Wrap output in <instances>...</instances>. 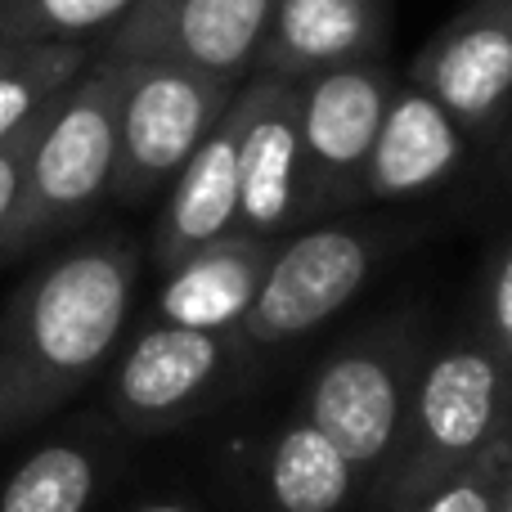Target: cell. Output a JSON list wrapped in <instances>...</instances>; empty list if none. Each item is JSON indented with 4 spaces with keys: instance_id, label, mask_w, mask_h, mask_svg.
<instances>
[{
    "instance_id": "obj_1",
    "label": "cell",
    "mask_w": 512,
    "mask_h": 512,
    "mask_svg": "<svg viewBox=\"0 0 512 512\" xmlns=\"http://www.w3.org/2000/svg\"><path fill=\"white\" fill-rule=\"evenodd\" d=\"M140 248L99 234L36 274L0 310V441L50 418L104 373L126 333Z\"/></svg>"
},
{
    "instance_id": "obj_2",
    "label": "cell",
    "mask_w": 512,
    "mask_h": 512,
    "mask_svg": "<svg viewBox=\"0 0 512 512\" xmlns=\"http://www.w3.org/2000/svg\"><path fill=\"white\" fill-rule=\"evenodd\" d=\"M512 427V373L472 324L427 346L400 450L364 508L400 504L463 472Z\"/></svg>"
},
{
    "instance_id": "obj_3",
    "label": "cell",
    "mask_w": 512,
    "mask_h": 512,
    "mask_svg": "<svg viewBox=\"0 0 512 512\" xmlns=\"http://www.w3.org/2000/svg\"><path fill=\"white\" fill-rule=\"evenodd\" d=\"M117 99H122V63L108 54H95L59 90L32 144L9 230L0 234V261L32 252L54 234L81 225L113 194Z\"/></svg>"
},
{
    "instance_id": "obj_4",
    "label": "cell",
    "mask_w": 512,
    "mask_h": 512,
    "mask_svg": "<svg viewBox=\"0 0 512 512\" xmlns=\"http://www.w3.org/2000/svg\"><path fill=\"white\" fill-rule=\"evenodd\" d=\"M427 346H432L427 319L418 310H396L337 342L301 391L297 409L360 468L369 490L400 450Z\"/></svg>"
},
{
    "instance_id": "obj_5",
    "label": "cell",
    "mask_w": 512,
    "mask_h": 512,
    "mask_svg": "<svg viewBox=\"0 0 512 512\" xmlns=\"http://www.w3.org/2000/svg\"><path fill=\"white\" fill-rule=\"evenodd\" d=\"M405 243V225L387 221H328L279 239L248 315L234 328L239 351L248 360H261L324 328L337 310L360 297L369 274Z\"/></svg>"
},
{
    "instance_id": "obj_6",
    "label": "cell",
    "mask_w": 512,
    "mask_h": 512,
    "mask_svg": "<svg viewBox=\"0 0 512 512\" xmlns=\"http://www.w3.org/2000/svg\"><path fill=\"white\" fill-rule=\"evenodd\" d=\"M117 63H122V99H117V167L108 198L140 207L158 189H167L189 153L207 140V131L239 95V81L171 59Z\"/></svg>"
},
{
    "instance_id": "obj_7",
    "label": "cell",
    "mask_w": 512,
    "mask_h": 512,
    "mask_svg": "<svg viewBox=\"0 0 512 512\" xmlns=\"http://www.w3.org/2000/svg\"><path fill=\"white\" fill-rule=\"evenodd\" d=\"M234 333L144 324L113 364L108 423L122 436H162L203 418L248 369Z\"/></svg>"
},
{
    "instance_id": "obj_8",
    "label": "cell",
    "mask_w": 512,
    "mask_h": 512,
    "mask_svg": "<svg viewBox=\"0 0 512 512\" xmlns=\"http://www.w3.org/2000/svg\"><path fill=\"white\" fill-rule=\"evenodd\" d=\"M391 90H396V72H391L387 54L346 59L297 81L310 221L355 207V185H360L364 158L373 149Z\"/></svg>"
},
{
    "instance_id": "obj_9",
    "label": "cell",
    "mask_w": 512,
    "mask_h": 512,
    "mask_svg": "<svg viewBox=\"0 0 512 512\" xmlns=\"http://www.w3.org/2000/svg\"><path fill=\"white\" fill-rule=\"evenodd\" d=\"M274 0H131L104 32L113 59H171L225 81L256 72Z\"/></svg>"
},
{
    "instance_id": "obj_10",
    "label": "cell",
    "mask_w": 512,
    "mask_h": 512,
    "mask_svg": "<svg viewBox=\"0 0 512 512\" xmlns=\"http://www.w3.org/2000/svg\"><path fill=\"white\" fill-rule=\"evenodd\" d=\"M409 81L423 86L472 140L512 113V0H472L418 50Z\"/></svg>"
},
{
    "instance_id": "obj_11",
    "label": "cell",
    "mask_w": 512,
    "mask_h": 512,
    "mask_svg": "<svg viewBox=\"0 0 512 512\" xmlns=\"http://www.w3.org/2000/svg\"><path fill=\"white\" fill-rule=\"evenodd\" d=\"M230 459L243 495L261 512H346L369 495L360 468L301 409L230 441Z\"/></svg>"
},
{
    "instance_id": "obj_12",
    "label": "cell",
    "mask_w": 512,
    "mask_h": 512,
    "mask_svg": "<svg viewBox=\"0 0 512 512\" xmlns=\"http://www.w3.org/2000/svg\"><path fill=\"white\" fill-rule=\"evenodd\" d=\"M243 90H248V131H243L239 225L234 230L261 234V239H288V230L310 225L297 81L252 72Z\"/></svg>"
},
{
    "instance_id": "obj_13",
    "label": "cell",
    "mask_w": 512,
    "mask_h": 512,
    "mask_svg": "<svg viewBox=\"0 0 512 512\" xmlns=\"http://www.w3.org/2000/svg\"><path fill=\"white\" fill-rule=\"evenodd\" d=\"M472 135L414 81H396L387 113L378 122L373 149L364 158L355 207L360 203H405L450 185L463 171Z\"/></svg>"
},
{
    "instance_id": "obj_14",
    "label": "cell",
    "mask_w": 512,
    "mask_h": 512,
    "mask_svg": "<svg viewBox=\"0 0 512 512\" xmlns=\"http://www.w3.org/2000/svg\"><path fill=\"white\" fill-rule=\"evenodd\" d=\"M243 131H248V90L239 86L225 117L207 131V140L185 158L171 176L167 203L153 225V265L167 270L180 256L198 252L203 243L225 239L239 225V162Z\"/></svg>"
},
{
    "instance_id": "obj_15",
    "label": "cell",
    "mask_w": 512,
    "mask_h": 512,
    "mask_svg": "<svg viewBox=\"0 0 512 512\" xmlns=\"http://www.w3.org/2000/svg\"><path fill=\"white\" fill-rule=\"evenodd\" d=\"M274 248H279V239L234 230L180 256L176 265L162 270V288L153 297V324L234 333L239 319L248 315L256 288H261V274Z\"/></svg>"
},
{
    "instance_id": "obj_16",
    "label": "cell",
    "mask_w": 512,
    "mask_h": 512,
    "mask_svg": "<svg viewBox=\"0 0 512 512\" xmlns=\"http://www.w3.org/2000/svg\"><path fill=\"white\" fill-rule=\"evenodd\" d=\"M391 0H274L256 72L310 77L346 59L387 54Z\"/></svg>"
},
{
    "instance_id": "obj_17",
    "label": "cell",
    "mask_w": 512,
    "mask_h": 512,
    "mask_svg": "<svg viewBox=\"0 0 512 512\" xmlns=\"http://www.w3.org/2000/svg\"><path fill=\"white\" fill-rule=\"evenodd\" d=\"M117 468V445L104 427L32 450L0 486V512H90Z\"/></svg>"
},
{
    "instance_id": "obj_18",
    "label": "cell",
    "mask_w": 512,
    "mask_h": 512,
    "mask_svg": "<svg viewBox=\"0 0 512 512\" xmlns=\"http://www.w3.org/2000/svg\"><path fill=\"white\" fill-rule=\"evenodd\" d=\"M90 59V41H14L9 59L0 63V140L50 104Z\"/></svg>"
},
{
    "instance_id": "obj_19",
    "label": "cell",
    "mask_w": 512,
    "mask_h": 512,
    "mask_svg": "<svg viewBox=\"0 0 512 512\" xmlns=\"http://www.w3.org/2000/svg\"><path fill=\"white\" fill-rule=\"evenodd\" d=\"M126 9L131 0H9L0 5V41H90Z\"/></svg>"
},
{
    "instance_id": "obj_20",
    "label": "cell",
    "mask_w": 512,
    "mask_h": 512,
    "mask_svg": "<svg viewBox=\"0 0 512 512\" xmlns=\"http://www.w3.org/2000/svg\"><path fill=\"white\" fill-rule=\"evenodd\" d=\"M364 512H495V450L481 454L477 463H468L454 477L436 481L432 490H418V495L400 499V504H382Z\"/></svg>"
},
{
    "instance_id": "obj_21",
    "label": "cell",
    "mask_w": 512,
    "mask_h": 512,
    "mask_svg": "<svg viewBox=\"0 0 512 512\" xmlns=\"http://www.w3.org/2000/svg\"><path fill=\"white\" fill-rule=\"evenodd\" d=\"M472 328L490 342V351L508 364L512 373V234L495 248L486 274L477 288V310H472Z\"/></svg>"
},
{
    "instance_id": "obj_22",
    "label": "cell",
    "mask_w": 512,
    "mask_h": 512,
    "mask_svg": "<svg viewBox=\"0 0 512 512\" xmlns=\"http://www.w3.org/2000/svg\"><path fill=\"white\" fill-rule=\"evenodd\" d=\"M54 99H59V95H54ZM54 99H50V104H41L23 126H18V131H9L5 140H0V234L9 230V216H14L18 194H23L27 158H32V144H36V135H41L45 117H50Z\"/></svg>"
},
{
    "instance_id": "obj_23",
    "label": "cell",
    "mask_w": 512,
    "mask_h": 512,
    "mask_svg": "<svg viewBox=\"0 0 512 512\" xmlns=\"http://www.w3.org/2000/svg\"><path fill=\"white\" fill-rule=\"evenodd\" d=\"M495 512H512V427L495 445Z\"/></svg>"
},
{
    "instance_id": "obj_24",
    "label": "cell",
    "mask_w": 512,
    "mask_h": 512,
    "mask_svg": "<svg viewBox=\"0 0 512 512\" xmlns=\"http://www.w3.org/2000/svg\"><path fill=\"white\" fill-rule=\"evenodd\" d=\"M135 512H198V508H189V504H176V499H149V504H140Z\"/></svg>"
},
{
    "instance_id": "obj_25",
    "label": "cell",
    "mask_w": 512,
    "mask_h": 512,
    "mask_svg": "<svg viewBox=\"0 0 512 512\" xmlns=\"http://www.w3.org/2000/svg\"><path fill=\"white\" fill-rule=\"evenodd\" d=\"M9 50H14V41H0V63L9 59Z\"/></svg>"
},
{
    "instance_id": "obj_26",
    "label": "cell",
    "mask_w": 512,
    "mask_h": 512,
    "mask_svg": "<svg viewBox=\"0 0 512 512\" xmlns=\"http://www.w3.org/2000/svg\"><path fill=\"white\" fill-rule=\"evenodd\" d=\"M0 5H9V0H0Z\"/></svg>"
}]
</instances>
